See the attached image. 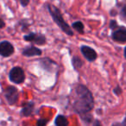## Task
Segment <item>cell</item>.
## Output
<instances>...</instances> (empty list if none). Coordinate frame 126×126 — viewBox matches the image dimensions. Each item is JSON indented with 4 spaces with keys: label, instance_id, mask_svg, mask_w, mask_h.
<instances>
[{
    "label": "cell",
    "instance_id": "1",
    "mask_svg": "<svg viewBox=\"0 0 126 126\" xmlns=\"http://www.w3.org/2000/svg\"><path fill=\"white\" fill-rule=\"evenodd\" d=\"M74 109L79 114H86L93 107V97L91 92L82 85L76 86L74 92Z\"/></svg>",
    "mask_w": 126,
    "mask_h": 126
},
{
    "label": "cell",
    "instance_id": "2",
    "mask_svg": "<svg viewBox=\"0 0 126 126\" xmlns=\"http://www.w3.org/2000/svg\"><path fill=\"white\" fill-rule=\"evenodd\" d=\"M47 8H48V11H49V12H50L51 16H52L53 19L57 23L58 26L61 29V30L65 32L66 34H67L68 35H73V31L71 30L68 24L64 21V19H63L62 16H61L59 10L56 7H54V5H52V4H49V5L47 6Z\"/></svg>",
    "mask_w": 126,
    "mask_h": 126
},
{
    "label": "cell",
    "instance_id": "3",
    "mask_svg": "<svg viewBox=\"0 0 126 126\" xmlns=\"http://www.w3.org/2000/svg\"><path fill=\"white\" fill-rule=\"evenodd\" d=\"M25 74L21 67H14L10 72V79L16 84H21L24 81Z\"/></svg>",
    "mask_w": 126,
    "mask_h": 126
},
{
    "label": "cell",
    "instance_id": "4",
    "mask_svg": "<svg viewBox=\"0 0 126 126\" xmlns=\"http://www.w3.org/2000/svg\"><path fill=\"white\" fill-rule=\"evenodd\" d=\"M5 98L10 105H14L18 99V91L14 86H9L4 91Z\"/></svg>",
    "mask_w": 126,
    "mask_h": 126
},
{
    "label": "cell",
    "instance_id": "5",
    "mask_svg": "<svg viewBox=\"0 0 126 126\" xmlns=\"http://www.w3.org/2000/svg\"><path fill=\"white\" fill-rule=\"evenodd\" d=\"M14 53V47L9 42H2L0 43V55L9 57Z\"/></svg>",
    "mask_w": 126,
    "mask_h": 126
},
{
    "label": "cell",
    "instance_id": "6",
    "mask_svg": "<svg viewBox=\"0 0 126 126\" xmlns=\"http://www.w3.org/2000/svg\"><path fill=\"white\" fill-rule=\"evenodd\" d=\"M24 39L29 42H35L39 45H42L45 43V37L42 35H39V34H30L28 35H25Z\"/></svg>",
    "mask_w": 126,
    "mask_h": 126
},
{
    "label": "cell",
    "instance_id": "7",
    "mask_svg": "<svg viewBox=\"0 0 126 126\" xmlns=\"http://www.w3.org/2000/svg\"><path fill=\"white\" fill-rule=\"evenodd\" d=\"M81 52H82L83 55L86 57V59L88 60V61H93L94 60H96L97 53L93 48H91V47L83 46V47H81Z\"/></svg>",
    "mask_w": 126,
    "mask_h": 126
},
{
    "label": "cell",
    "instance_id": "8",
    "mask_svg": "<svg viewBox=\"0 0 126 126\" xmlns=\"http://www.w3.org/2000/svg\"><path fill=\"white\" fill-rule=\"evenodd\" d=\"M112 38L116 42H126V30L125 29H119L112 34Z\"/></svg>",
    "mask_w": 126,
    "mask_h": 126
},
{
    "label": "cell",
    "instance_id": "9",
    "mask_svg": "<svg viewBox=\"0 0 126 126\" xmlns=\"http://www.w3.org/2000/svg\"><path fill=\"white\" fill-rule=\"evenodd\" d=\"M23 54L25 56H28V57H30V56H35V55H41L42 54V51L39 48L35 47H27L23 50Z\"/></svg>",
    "mask_w": 126,
    "mask_h": 126
},
{
    "label": "cell",
    "instance_id": "10",
    "mask_svg": "<svg viewBox=\"0 0 126 126\" xmlns=\"http://www.w3.org/2000/svg\"><path fill=\"white\" fill-rule=\"evenodd\" d=\"M33 106L34 105L32 103H27L24 105L23 108V110H22V114L23 116H29L32 113L33 111Z\"/></svg>",
    "mask_w": 126,
    "mask_h": 126
},
{
    "label": "cell",
    "instance_id": "11",
    "mask_svg": "<svg viewBox=\"0 0 126 126\" xmlns=\"http://www.w3.org/2000/svg\"><path fill=\"white\" fill-rule=\"evenodd\" d=\"M68 122L67 119L64 116L59 115L55 119V125L56 126H67Z\"/></svg>",
    "mask_w": 126,
    "mask_h": 126
},
{
    "label": "cell",
    "instance_id": "12",
    "mask_svg": "<svg viewBox=\"0 0 126 126\" xmlns=\"http://www.w3.org/2000/svg\"><path fill=\"white\" fill-rule=\"evenodd\" d=\"M73 28L77 30V31L82 33L83 30H84V25H83V23H81V22H76V23H74V24H73Z\"/></svg>",
    "mask_w": 126,
    "mask_h": 126
},
{
    "label": "cell",
    "instance_id": "13",
    "mask_svg": "<svg viewBox=\"0 0 126 126\" xmlns=\"http://www.w3.org/2000/svg\"><path fill=\"white\" fill-rule=\"evenodd\" d=\"M47 121L46 119H39L37 122V126H46Z\"/></svg>",
    "mask_w": 126,
    "mask_h": 126
},
{
    "label": "cell",
    "instance_id": "14",
    "mask_svg": "<svg viewBox=\"0 0 126 126\" xmlns=\"http://www.w3.org/2000/svg\"><path fill=\"white\" fill-rule=\"evenodd\" d=\"M20 2H21L23 6H26V5H28V4L30 3V0H20Z\"/></svg>",
    "mask_w": 126,
    "mask_h": 126
},
{
    "label": "cell",
    "instance_id": "15",
    "mask_svg": "<svg viewBox=\"0 0 126 126\" xmlns=\"http://www.w3.org/2000/svg\"><path fill=\"white\" fill-rule=\"evenodd\" d=\"M4 22L0 18V28H4Z\"/></svg>",
    "mask_w": 126,
    "mask_h": 126
},
{
    "label": "cell",
    "instance_id": "16",
    "mask_svg": "<svg viewBox=\"0 0 126 126\" xmlns=\"http://www.w3.org/2000/svg\"><path fill=\"white\" fill-rule=\"evenodd\" d=\"M93 126H101L100 125V123L98 122V121H95L94 124H93Z\"/></svg>",
    "mask_w": 126,
    "mask_h": 126
},
{
    "label": "cell",
    "instance_id": "17",
    "mask_svg": "<svg viewBox=\"0 0 126 126\" xmlns=\"http://www.w3.org/2000/svg\"><path fill=\"white\" fill-rule=\"evenodd\" d=\"M124 56H125V58H126V47H125V49H124Z\"/></svg>",
    "mask_w": 126,
    "mask_h": 126
},
{
    "label": "cell",
    "instance_id": "18",
    "mask_svg": "<svg viewBox=\"0 0 126 126\" xmlns=\"http://www.w3.org/2000/svg\"><path fill=\"white\" fill-rule=\"evenodd\" d=\"M125 120H126V118H125Z\"/></svg>",
    "mask_w": 126,
    "mask_h": 126
}]
</instances>
